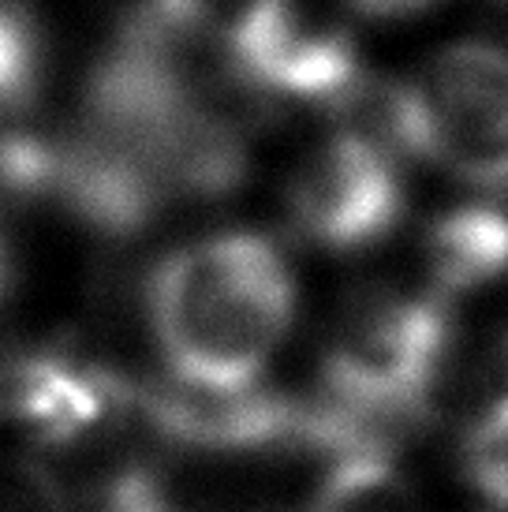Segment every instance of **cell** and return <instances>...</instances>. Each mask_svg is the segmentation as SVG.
Listing matches in <instances>:
<instances>
[{
    "label": "cell",
    "instance_id": "3957f363",
    "mask_svg": "<svg viewBox=\"0 0 508 512\" xmlns=\"http://www.w3.org/2000/svg\"><path fill=\"white\" fill-rule=\"evenodd\" d=\"M445 333L434 299L393 288L359 292L329 344V382L363 412L415 408L445 356Z\"/></svg>",
    "mask_w": 508,
    "mask_h": 512
},
{
    "label": "cell",
    "instance_id": "52a82bcc",
    "mask_svg": "<svg viewBox=\"0 0 508 512\" xmlns=\"http://www.w3.org/2000/svg\"><path fill=\"white\" fill-rule=\"evenodd\" d=\"M15 419L42 441H75L105 412V393L90 374L64 367L57 359H30L12 382Z\"/></svg>",
    "mask_w": 508,
    "mask_h": 512
},
{
    "label": "cell",
    "instance_id": "277c9868",
    "mask_svg": "<svg viewBox=\"0 0 508 512\" xmlns=\"http://www.w3.org/2000/svg\"><path fill=\"white\" fill-rule=\"evenodd\" d=\"M288 214L325 247H359L385 236L400 217L393 154L359 131H337L288 176Z\"/></svg>",
    "mask_w": 508,
    "mask_h": 512
},
{
    "label": "cell",
    "instance_id": "7a4b0ae2",
    "mask_svg": "<svg viewBox=\"0 0 508 512\" xmlns=\"http://www.w3.org/2000/svg\"><path fill=\"white\" fill-rule=\"evenodd\" d=\"M415 90V154L479 187H508V49L445 45Z\"/></svg>",
    "mask_w": 508,
    "mask_h": 512
},
{
    "label": "cell",
    "instance_id": "ba28073f",
    "mask_svg": "<svg viewBox=\"0 0 508 512\" xmlns=\"http://www.w3.org/2000/svg\"><path fill=\"white\" fill-rule=\"evenodd\" d=\"M311 512H423V505L389 460L363 453L325 479Z\"/></svg>",
    "mask_w": 508,
    "mask_h": 512
},
{
    "label": "cell",
    "instance_id": "8fae6325",
    "mask_svg": "<svg viewBox=\"0 0 508 512\" xmlns=\"http://www.w3.org/2000/svg\"><path fill=\"white\" fill-rule=\"evenodd\" d=\"M0 512H64L57 479L23 456H0Z\"/></svg>",
    "mask_w": 508,
    "mask_h": 512
},
{
    "label": "cell",
    "instance_id": "5bb4252c",
    "mask_svg": "<svg viewBox=\"0 0 508 512\" xmlns=\"http://www.w3.org/2000/svg\"><path fill=\"white\" fill-rule=\"evenodd\" d=\"M0 281H4V247H0Z\"/></svg>",
    "mask_w": 508,
    "mask_h": 512
},
{
    "label": "cell",
    "instance_id": "6da1fadb",
    "mask_svg": "<svg viewBox=\"0 0 508 512\" xmlns=\"http://www.w3.org/2000/svg\"><path fill=\"white\" fill-rule=\"evenodd\" d=\"M296 285L281 251L225 232L172 251L150 285V318L176 378L195 393H247L292 326Z\"/></svg>",
    "mask_w": 508,
    "mask_h": 512
},
{
    "label": "cell",
    "instance_id": "8992f818",
    "mask_svg": "<svg viewBox=\"0 0 508 512\" xmlns=\"http://www.w3.org/2000/svg\"><path fill=\"white\" fill-rule=\"evenodd\" d=\"M426 266L438 292L460 296L508 273V214L464 206L441 217L426 236Z\"/></svg>",
    "mask_w": 508,
    "mask_h": 512
},
{
    "label": "cell",
    "instance_id": "7c38bea8",
    "mask_svg": "<svg viewBox=\"0 0 508 512\" xmlns=\"http://www.w3.org/2000/svg\"><path fill=\"white\" fill-rule=\"evenodd\" d=\"M247 0H157V12L176 27H228Z\"/></svg>",
    "mask_w": 508,
    "mask_h": 512
},
{
    "label": "cell",
    "instance_id": "4fadbf2b",
    "mask_svg": "<svg viewBox=\"0 0 508 512\" xmlns=\"http://www.w3.org/2000/svg\"><path fill=\"white\" fill-rule=\"evenodd\" d=\"M434 0H348V8L370 19H400V15H415L430 8Z\"/></svg>",
    "mask_w": 508,
    "mask_h": 512
},
{
    "label": "cell",
    "instance_id": "5b68a950",
    "mask_svg": "<svg viewBox=\"0 0 508 512\" xmlns=\"http://www.w3.org/2000/svg\"><path fill=\"white\" fill-rule=\"evenodd\" d=\"M254 86L292 98H340L359 79L352 38L303 0H247L221 30Z\"/></svg>",
    "mask_w": 508,
    "mask_h": 512
},
{
    "label": "cell",
    "instance_id": "30bf717a",
    "mask_svg": "<svg viewBox=\"0 0 508 512\" xmlns=\"http://www.w3.org/2000/svg\"><path fill=\"white\" fill-rule=\"evenodd\" d=\"M38 34L23 8L0 0V109H15L38 86Z\"/></svg>",
    "mask_w": 508,
    "mask_h": 512
},
{
    "label": "cell",
    "instance_id": "9c48e42d",
    "mask_svg": "<svg viewBox=\"0 0 508 512\" xmlns=\"http://www.w3.org/2000/svg\"><path fill=\"white\" fill-rule=\"evenodd\" d=\"M464 468L482 498L508 509V400L479 408L464 441Z\"/></svg>",
    "mask_w": 508,
    "mask_h": 512
}]
</instances>
